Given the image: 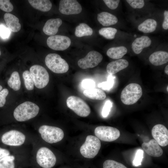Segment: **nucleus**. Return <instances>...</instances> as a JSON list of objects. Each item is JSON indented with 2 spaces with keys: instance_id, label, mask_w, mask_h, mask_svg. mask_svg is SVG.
<instances>
[{
  "instance_id": "nucleus-1",
  "label": "nucleus",
  "mask_w": 168,
  "mask_h": 168,
  "mask_svg": "<svg viewBox=\"0 0 168 168\" xmlns=\"http://www.w3.org/2000/svg\"><path fill=\"white\" fill-rule=\"evenodd\" d=\"M39 110V107L35 104L26 101L15 108L13 115L17 121H25L35 117L38 114Z\"/></svg>"
},
{
  "instance_id": "nucleus-2",
  "label": "nucleus",
  "mask_w": 168,
  "mask_h": 168,
  "mask_svg": "<svg viewBox=\"0 0 168 168\" xmlns=\"http://www.w3.org/2000/svg\"><path fill=\"white\" fill-rule=\"evenodd\" d=\"M141 86L136 83H131L126 86L122 91L120 99L126 105H131L136 103L142 96Z\"/></svg>"
},
{
  "instance_id": "nucleus-3",
  "label": "nucleus",
  "mask_w": 168,
  "mask_h": 168,
  "mask_svg": "<svg viewBox=\"0 0 168 168\" xmlns=\"http://www.w3.org/2000/svg\"><path fill=\"white\" fill-rule=\"evenodd\" d=\"M101 147L100 139L95 136L88 135L80 147V152L84 157L92 158L98 154Z\"/></svg>"
},
{
  "instance_id": "nucleus-4",
  "label": "nucleus",
  "mask_w": 168,
  "mask_h": 168,
  "mask_svg": "<svg viewBox=\"0 0 168 168\" xmlns=\"http://www.w3.org/2000/svg\"><path fill=\"white\" fill-rule=\"evenodd\" d=\"M45 63L50 70L56 73H65L69 69V66L67 62L56 54H48L45 58Z\"/></svg>"
},
{
  "instance_id": "nucleus-5",
  "label": "nucleus",
  "mask_w": 168,
  "mask_h": 168,
  "mask_svg": "<svg viewBox=\"0 0 168 168\" xmlns=\"http://www.w3.org/2000/svg\"><path fill=\"white\" fill-rule=\"evenodd\" d=\"M39 132L42 138L46 142L54 143L61 141L64 133L61 128L47 125H43L39 129Z\"/></svg>"
},
{
  "instance_id": "nucleus-6",
  "label": "nucleus",
  "mask_w": 168,
  "mask_h": 168,
  "mask_svg": "<svg viewBox=\"0 0 168 168\" xmlns=\"http://www.w3.org/2000/svg\"><path fill=\"white\" fill-rule=\"evenodd\" d=\"M66 103L68 108L80 117H86L91 113V109L89 105L82 99L78 97L70 96L67 99Z\"/></svg>"
},
{
  "instance_id": "nucleus-7",
  "label": "nucleus",
  "mask_w": 168,
  "mask_h": 168,
  "mask_svg": "<svg viewBox=\"0 0 168 168\" xmlns=\"http://www.w3.org/2000/svg\"><path fill=\"white\" fill-rule=\"evenodd\" d=\"M30 72L36 87L42 89L47 85L49 81V75L45 68L39 65H34L30 68Z\"/></svg>"
},
{
  "instance_id": "nucleus-8",
  "label": "nucleus",
  "mask_w": 168,
  "mask_h": 168,
  "mask_svg": "<svg viewBox=\"0 0 168 168\" xmlns=\"http://www.w3.org/2000/svg\"><path fill=\"white\" fill-rule=\"evenodd\" d=\"M38 164L43 168H51L55 165L56 157L49 148L43 147L38 151L36 156Z\"/></svg>"
},
{
  "instance_id": "nucleus-9",
  "label": "nucleus",
  "mask_w": 168,
  "mask_h": 168,
  "mask_svg": "<svg viewBox=\"0 0 168 168\" xmlns=\"http://www.w3.org/2000/svg\"><path fill=\"white\" fill-rule=\"evenodd\" d=\"M96 137L105 142H112L117 139L120 136L119 131L110 126H101L96 127L94 131Z\"/></svg>"
},
{
  "instance_id": "nucleus-10",
  "label": "nucleus",
  "mask_w": 168,
  "mask_h": 168,
  "mask_svg": "<svg viewBox=\"0 0 168 168\" xmlns=\"http://www.w3.org/2000/svg\"><path fill=\"white\" fill-rule=\"evenodd\" d=\"M103 57L101 54L96 51H91L88 53L84 58L78 61V66L82 69L95 67L100 63Z\"/></svg>"
},
{
  "instance_id": "nucleus-11",
  "label": "nucleus",
  "mask_w": 168,
  "mask_h": 168,
  "mask_svg": "<svg viewBox=\"0 0 168 168\" xmlns=\"http://www.w3.org/2000/svg\"><path fill=\"white\" fill-rule=\"evenodd\" d=\"M71 44V40L70 38L64 35L51 36L47 40V44L48 47L55 50H64L70 46Z\"/></svg>"
},
{
  "instance_id": "nucleus-12",
  "label": "nucleus",
  "mask_w": 168,
  "mask_h": 168,
  "mask_svg": "<svg viewBox=\"0 0 168 168\" xmlns=\"http://www.w3.org/2000/svg\"><path fill=\"white\" fill-rule=\"evenodd\" d=\"M26 139L25 135L21 132L12 130L5 133L1 140L5 144L11 146H19L24 143Z\"/></svg>"
},
{
  "instance_id": "nucleus-13",
  "label": "nucleus",
  "mask_w": 168,
  "mask_h": 168,
  "mask_svg": "<svg viewBox=\"0 0 168 168\" xmlns=\"http://www.w3.org/2000/svg\"><path fill=\"white\" fill-rule=\"evenodd\" d=\"M59 10L63 14H77L82 12V7L77 0H61L59 2Z\"/></svg>"
},
{
  "instance_id": "nucleus-14",
  "label": "nucleus",
  "mask_w": 168,
  "mask_h": 168,
  "mask_svg": "<svg viewBox=\"0 0 168 168\" xmlns=\"http://www.w3.org/2000/svg\"><path fill=\"white\" fill-rule=\"evenodd\" d=\"M152 135L154 139L159 145L165 147L168 144V130L161 124L155 125L152 130Z\"/></svg>"
},
{
  "instance_id": "nucleus-15",
  "label": "nucleus",
  "mask_w": 168,
  "mask_h": 168,
  "mask_svg": "<svg viewBox=\"0 0 168 168\" xmlns=\"http://www.w3.org/2000/svg\"><path fill=\"white\" fill-rule=\"evenodd\" d=\"M142 146L145 152L152 156L159 157L163 153V150L154 139L151 140L147 142H144Z\"/></svg>"
},
{
  "instance_id": "nucleus-16",
  "label": "nucleus",
  "mask_w": 168,
  "mask_h": 168,
  "mask_svg": "<svg viewBox=\"0 0 168 168\" xmlns=\"http://www.w3.org/2000/svg\"><path fill=\"white\" fill-rule=\"evenodd\" d=\"M62 23V20L60 18L49 19L45 24L43 31L47 35H55L58 32V28Z\"/></svg>"
},
{
  "instance_id": "nucleus-17",
  "label": "nucleus",
  "mask_w": 168,
  "mask_h": 168,
  "mask_svg": "<svg viewBox=\"0 0 168 168\" xmlns=\"http://www.w3.org/2000/svg\"><path fill=\"white\" fill-rule=\"evenodd\" d=\"M152 41L148 36H143L136 38L132 44V49L134 52L137 54H139L145 48L149 47Z\"/></svg>"
},
{
  "instance_id": "nucleus-18",
  "label": "nucleus",
  "mask_w": 168,
  "mask_h": 168,
  "mask_svg": "<svg viewBox=\"0 0 168 168\" xmlns=\"http://www.w3.org/2000/svg\"><path fill=\"white\" fill-rule=\"evenodd\" d=\"M128 64L129 63L127 60L118 59L108 64L106 67V71L110 74H114L126 68Z\"/></svg>"
},
{
  "instance_id": "nucleus-19",
  "label": "nucleus",
  "mask_w": 168,
  "mask_h": 168,
  "mask_svg": "<svg viewBox=\"0 0 168 168\" xmlns=\"http://www.w3.org/2000/svg\"><path fill=\"white\" fill-rule=\"evenodd\" d=\"M4 19L10 31L16 32L20 30L21 25L16 16L11 13H6L4 15Z\"/></svg>"
},
{
  "instance_id": "nucleus-20",
  "label": "nucleus",
  "mask_w": 168,
  "mask_h": 168,
  "mask_svg": "<svg viewBox=\"0 0 168 168\" xmlns=\"http://www.w3.org/2000/svg\"><path fill=\"white\" fill-rule=\"evenodd\" d=\"M149 60L155 66L161 65L168 62V53L162 51L155 52L150 55Z\"/></svg>"
},
{
  "instance_id": "nucleus-21",
  "label": "nucleus",
  "mask_w": 168,
  "mask_h": 168,
  "mask_svg": "<svg viewBox=\"0 0 168 168\" xmlns=\"http://www.w3.org/2000/svg\"><path fill=\"white\" fill-rule=\"evenodd\" d=\"M97 20L104 26H109L116 24L118 19L114 15L107 12H102L97 14Z\"/></svg>"
},
{
  "instance_id": "nucleus-22",
  "label": "nucleus",
  "mask_w": 168,
  "mask_h": 168,
  "mask_svg": "<svg viewBox=\"0 0 168 168\" xmlns=\"http://www.w3.org/2000/svg\"><path fill=\"white\" fill-rule=\"evenodd\" d=\"M28 1L33 8L43 12L49 11L52 7V3L49 0H29Z\"/></svg>"
},
{
  "instance_id": "nucleus-23",
  "label": "nucleus",
  "mask_w": 168,
  "mask_h": 168,
  "mask_svg": "<svg viewBox=\"0 0 168 168\" xmlns=\"http://www.w3.org/2000/svg\"><path fill=\"white\" fill-rule=\"evenodd\" d=\"M83 94L86 97L94 100H103L106 97L105 92L97 88L85 89L83 91Z\"/></svg>"
},
{
  "instance_id": "nucleus-24",
  "label": "nucleus",
  "mask_w": 168,
  "mask_h": 168,
  "mask_svg": "<svg viewBox=\"0 0 168 168\" xmlns=\"http://www.w3.org/2000/svg\"><path fill=\"white\" fill-rule=\"evenodd\" d=\"M127 52V49L123 46L113 47L109 49L106 52L107 55L112 59L121 58Z\"/></svg>"
},
{
  "instance_id": "nucleus-25",
  "label": "nucleus",
  "mask_w": 168,
  "mask_h": 168,
  "mask_svg": "<svg viewBox=\"0 0 168 168\" xmlns=\"http://www.w3.org/2000/svg\"><path fill=\"white\" fill-rule=\"evenodd\" d=\"M157 25V22L155 20L148 19L140 24L138 26V29L143 33H149L155 30Z\"/></svg>"
},
{
  "instance_id": "nucleus-26",
  "label": "nucleus",
  "mask_w": 168,
  "mask_h": 168,
  "mask_svg": "<svg viewBox=\"0 0 168 168\" xmlns=\"http://www.w3.org/2000/svg\"><path fill=\"white\" fill-rule=\"evenodd\" d=\"M93 32V30L89 26L85 23H80L75 29V34L78 37L91 35Z\"/></svg>"
},
{
  "instance_id": "nucleus-27",
  "label": "nucleus",
  "mask_w": 168,
  "mask_h": 168,
  "mask_svg": "<svg viewBox=\"0 0 168 168\" xmlns=\"http://www.w3.org/2000/svg\"><path fill=\"white\" fill-rule=\"evenodd\" d=\"M7 83L11 88L16 91L19 90L20 88L21 82L18 72H13L8 80Z\"/></svg>"
},
{
  "instance_id": "nucleus-28",
  "label": "nucleus",
  "mask_w": 168,
  "mask_h": 168,
  "mask_svg": "<svg viewBox=\"0 0 168 168\" xmlns=\"http://www.w3.org/2000/svg\"><path fill=\"white\" fill-rule=\"evenodd\" d=\"M117 30L112 27H105L100 29L99 31V34L108 39H113L117 32Z\"/></svg>"
},
{
  "instance_id": "nucleus-29",
  "label": "nucleus",
  "mask_w": 168,
  "mask_h": 168,
  "mask_svg": "<svg viewBox=\"0 0 168 168\" xmlns=\"http://www.w3.org/2000/svg\"><path fill=\"white\" fill-rule=\"evenodd\" d=\"M24 84L26 89L28 90H32L34 88V82L31 73L28 70L24 71L22 74Z\"/></svg>"
},
{
  "instance_id": "nucleus-30",
  "label": "nucleus",
  "mask_w": 168,
  "mask_h": 168,
  "mask_svg": "<svg viewBox=\"0 0 168 168\" xmlns=\"http://www.w3.org/2000/svg\"><path fill=\"white\" fill-rule=\"evenodd\" d=\"M14 159L13 156L9 155L3 157L0 159V168H14Z\"/></svg>"
},
{
  "instance_id": "nucleus-31",
  "label": "nucleus",
  "mask_w": 168,
  "mask_h": 168,
  "mask_svg": "<svg viewBox=\"0 0 168 168\" xmlns=\"http://www.w3.org/2000/svg\"><path fill=\"white\" fill-rule=\"evenodd\" d=\"M103 168H127L123 164L111 160L105 161L103 164Z\"/></svg>"
},
{
  "instance_id": "nucleus-32",
  "label": "nucleus",
  "mask_w": 168,
  "mask_h": 168,
  "mask_svg": "<svg viewBox=\"0 0 168 168\" xmlns=\"http://www.w3.org/2000/svg\"><path fill=\"white\" fill-rule=\"evenodd\" d=\"M114 77L111 75L109 76L107 81L104 82L98 85V86L105 90H109L113 86Z\"/></svg>"
},
{
  "instance_id": "nucleus-33",
  "label": "nucleus",
  "mask_w": 168,
  "mask_h": 168,
  "mask_svg": "<svg viewBox=\"0 0 168 168\" xmlns=\"http://www.w3.org/2000/svg\"><path fill=\"white\" fill-rule=\"evenodd\" d=\"M0 9L7 12H10L13 9V6L10 0H0Z\"/></svg>"
},
{
  "instance_id": "nucleus-34",
  "label": "nucleus",
  "mask_w": 168,
  "mask_h": 168,
  "mask_svg": "<svg viewBox=\"0 0 168 168\" xmlns=\"http://www.w3.org/2000/svg\"><path fill=\"white\" fill-rule=\"evenodd\" d=\"M143 151L142 150L138 149L136 151L135 156L133 161V165L135 166H138L141 165L143 158Z\"/></svg>"
},
{
  "instance_id": "nucleus-35",
  "label": "nucleus",
  "mask_w": 168,
  "mask_h": 168,
  "mask_svg": "<svg viewBox=\"0 0 168 168\" xmlns=\"http://www.w3.org/2000/svg\"><path fill=\"white\" fill-rule=\"evenodd\" d=\"M126 1L134 8H141L144 5L143 0H127Z\"/></svg>"
},
{
  "instance_id": "nucleus-36",
  "label": "nucleus",
  "mask_w": 168,
  "mask_h": 168,
  "mask_svg": "<svg viewBox=\"0 0 168 168\" xmlns=\"http://www.w3.org/2000/svg\"><path fill=\"white\" fill-rule=\"evenodd\" d=\"M112 106V103L110 100H108L105 102L102 111V115L103 117L105 118L108 116Z\"/></svg>"
},
{
  "instance_id": "nucleus-37",
  "label": "nucleus",
  "mask_w": 168,
  "mask_h": 168,
  "mask_svg": "<svg viewBox=\"0 0 168 168\" xmlns=\"http://www.w3.org/2000/svg\"><path fill=\"white\" fill-rule=\"evenodd\" d=\"M8 94V90L6 88L3 89L0 91V107L4 105L6 102V98Z\"/></svg>"
},
{
  "instance_id": "nucleus-38",
  "label": "nucleus",
  "mask_w": 168,
  "mask_h": 168,
  "mask_svg": "<svg viewBox=\"0 0 168 168\" xmlns=\"http://www.w3.org/2000/svg\"><path fill=\"white\" fill-rule=\"evenodd\" d=\"M82 85L83 88L86 89L93 88L95 86V82L91 79H85L82 81Z\"/></svg>"
},
{
  "instance_id": "nucleus-39",
  "label": "nucleus",
  "mask_w": 168,
  "mask_h": 168,
  "mask_svg": "<svg viewBox=\"0 0 168 168\" xmlns=\"http://www.w3.org/2000/svg\"><path fill=\"white\" fill-rule=\"evenodd\" d=\"M103 1L108 8L112 10L115 9L118 7L120 2L119 0H104Z\"/></svg>"
},
{
  "instance_id": "nucleus-40",
  "label": "nucleus",
  "mask_w": 168,
  "mask_h": 168,
  "mask_svg": "<svg viewBox=\"0 0 168 168\" xmlns=\"http://www.w3.org/2000/svg\"><path fill=\"white\" fill-rule=\"evenodd\" d=\"M10 35V30L5 26H0V36L3 39L8 38Z\"/></svg>"
},
{
  "instance_id": "nucleus-41",
  "label": "nucleus",
  "mask_w": 168,
  "mask_h": 168,
  "mask_svg": "<svg viewBox=\"0 0 168 168\" xmlns=\"http://www.w3.org/2000/svg\"><path fill=\"white\" fill-rule=\"evenodd\" d=\"M164 20L162 24L163 28L165 30L168 29V11H165L164 13Z\"/></svg>"
},
{
  "instance_id": "nucleus-42",
  "label": "nucleus",
  "mask_w": 168,
  "mask_h": 168,
  "mask_svg": "<svg viewBox=\"0 0 168 168\" xmlns=\"http://www.w3.org/2000/svg\"><path fill=\"white\" fill-rule=\"evenodd\" d=\"M9 155V151L6 149L0 147V159Z\"/></svg>"
},
{
  "instance_id": "nucleus-43",
  "label": "nucleus",
  "mask_w": 168,
  "mask_h": 168,
  "mask_svg": "<svg viewBox=\"0 0 168 168\" xmlns=\"http://www.w3.org/2000/svg\"><path fill=\"white\" fill-rule=\"evenodd\" d=\"M164 72L167 75H168V65H167L164 69Z\"/></svg>"
},
{
  "instance_id": "nucleus-44",
  "label": "nucleus",
  "mask_w": 168,
  "mask_h": 168,
  "mask_svg": "<svg viewBox=\"0 0 168 168\" xmlns=\"http://www.w3.org/2000/svg\"><path fill=\"white\" fill-rule=\"evenodd\" d=\"M2 89V86L0 85V91H1Z\"/></svg>"
},
{
  "instance_id": "nucleus-45",
  "label": "nucleus",
  "mask_w": 168,
  "mask_h": 168,
  "mask_svg": "<svg viewBox=\"0 0 168 168\" xmlns=\"http://www.w3.org/2000/svg\"><path fill=\"white\" fill-rule=\"evenodd\" d=\"M167 91L168 92V86H167Z\"/></svg>"
},
{
  "instance_id": "nucleus-46",
  "label": "nucleus",
  "mask_w": 168,
  "mask_h": 168,
  "mask_svg": "<svg viewBox=\"0 0 168 168\" xmlns=\"http://www.w3.org/2000/svg\"><path fill=\"white\" fill-rule=\"evenodd\" d=\"M1 51L0 50V55H1Z\"/></svg>"
}]
</instances>
